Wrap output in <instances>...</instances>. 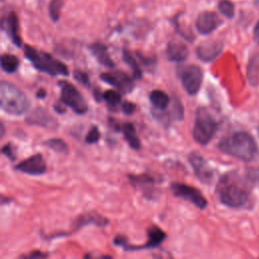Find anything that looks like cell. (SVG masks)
<instances>
[{"mask_svg": "<svg viewBox=\"0 0 259 259\" xmlns=\"http://www.w3.org/2000/svg\"><path fill=\"white\" fill-rule=\"evenodd\" d=\"M19 66V59L12 54H4L1 57V68L6 73H14Z\"/></svg>", "mask_w": 259, "mask_h": 259, "instance_id": "obj_24", "label": "cell"}, {"mask_svg": "<svg viewBox=\"0 0 259 259\" xmlns=\"http://www.w3.org/2000/svg\"><path fill=\"white\" fill-rule=\"evenodd\" d=\"M108 224V220L106 218L101 217L95 212H86L78 217L74 222V229L77 230L86 225H96L99 227H103Z\"/></svg>", "mask_w": 259, "mask_h": 259, "instance_id": "obj_19", "label": "cell"}, {"mask_svg": "<svg viewBox=\"0 0 259 259\" xmlns=\"http://www.w3.org/2000/svg\"><path fill=\"white\" fill-rule=\"evenodd\" d=\"M58 85L61 88V101L77 114H84L88 110V104L78 89L68 81L61 80Z\"/></svg>", "mask_w": 259, "mask_h": 259, "instance_id": "obj_6", "label": "cell"}, {"mask_svg": "<svg viewBox=\"0 0 259 259\" xmlns=\"http://www.w3.org/2000/svg\"><path fill=\"white\" fill-rule=\"evenodd\" d=\"M88 49L101 65H103L107 68L114 67V62L110 58L105 45H103L101 42H94V44H91L88 47Z\"/></svg>", "mask_w": 259, "mask_h": 259, "instance_id": "obj_18", "label": "cell"}, {"mask_svg": "<svg viewBox=\"0 0 259 259\" xmlns=\"http://www.w3.org/2000/svg\"><path fill=\"white\" fill-rule=\"evenodd\" d=\"M127 177L133 186L140 187L143 190H145L146 187H152V185H154L157 182L156 177L149 173H143L139 175H128Z\"/></svg>", "mask_w": 259, "mask_h": 259, "instance_id": "obj_22", "label": "cell"}, {"mask_svg": "<svg viewBox=\"0 0 259 259\" xmlns=\"http://www.w3.org/2000/svg\"><path fill=\"white\" fill-rule=\"evenodd\" d=\"M170 187L175 196L189 201L199 209H204L206 207L207 200L197 188L180 182H173Z\"/></svg>", "mask_w": 259, "mask_h": 259, "instance_id": "obj_9", "label": "cell"}, {"mask_svg": "<svg viewBox=\"0 0 259 259\" xmlns=\"http://www.w3.org/2000/svg\"><path fill=\"white\" fill-rule=\"evenodd\" d=\"M189 55L188 47L179 40H171L167 45L166 49V56L168 60L172 62H183L187 59Z\"/></svg>", "mask_w": 259, "mask_h": 259, "instance_id": "obj_17", "label": "cell"}, {"mask_svg": "<svg viewBox=\"0 0 259 259\" xmlns=\"http://www.w3.org/2000/svg\"><path fill=\"white\" fill-rule=\"evenodd\" d=\"M23 53L25 58L32 64V66L42 73L51 76L69 75L68 67L47 52L38 51L33 47L25 45L23 48Z\"/></svg>", "mask_w": 259, "mask_h": 259, "instance_id": "obj_3", "label": "cell"}, {"mask_svg": "<svg viewBox=\"0 0 259 259\" xmlns=\"http://www.w3.org/2000/svg\"><path fill=\"white\" fill-rule=\"evenodd\" d=\"M177 76L189 95H194L199 91L203 77V72L199 66L193 64L180 66L177 69Z\"/></svg>", "mask_w": 259, "mask_h": 259, "instance_id": "obj_7", "label": "cell"}, {"mask_svg": "<svg viewBox=\"0 0 259 259\" xmlns=\"http://www.w3.org/2000/svg\"><path fill=\"white\" fill-rule=\"evenodd\" d=\"M100 139V132L96 125H92L91 128L88 131L86 137H85V142L87 144H95L99 141Z\"/></svg>", "mask_w": 259, "mask_h": 259, "instance_id": "obj_29", "label": "cell"}, {"mask_svg": "<svg viewBox=\"0 0 259 259\" xmlns=\"http://www.w3.org/2000/svg\"><path fill=\"white\" fill-rule=\"evenodd\" d=\"M120 106H121V110L125 114H132L137 108L136 104L134 102H131V101H123Z\"/></svg>", "mask_w": 259, "mask_h": 259, "instance_id": "obj_33", "label": "cell"}, {"mask_svg": "<svg viewBox=\"0 0 259 259\" xmlns=\"http://www.w3.org/2000/svg\"><path fill=\"white\" fill-rule=\"evenodd\" d=\"M136 56L138 57V59L140 60V62H141L142 64H144L145 66H154V65H155V58L146 57V56L142 55L140 52H136Z\"/></svg>", "mask_w": 259, "mask_h": 259, "instance_id": "obj_32", "label": "cell"}, {"mask_svg": "<svg viewBox=\"0 0 259 259\" xmlns=\"http://www.w3.org/2000/svg\"><path fill=\"white\" fill-rule=\"evenodd\" d=\"M258 135H259V126H258Z\"/></svg>", "mask_w": 259, "mask_h": 259, "instance_id": "obj_39", "label": "cell"}, {"mask_svg": "<svg viewBox=\"0 0 259 259\" xmlns=\"http://www.w3.org/2000/svg\"><path fill=\"white\" fill-rule=\"evenodd\" d=\"M148 241L143 246H132L127 243L126 238L123 236H117L113 240V244L122 247L124 251H136L141 249H152L160 246L166 238V234L157 226H152L148 229Z\"/></svg>", "mask_w": 259, "mask_h": 259, "instance_id": "obj_8", "label": "cell"}, {"mask_svg": "<svg viewBox=\"0 0 259 259\" xmlns=\"http://www.w3.org/2000/svg\"><path fill=\"white\" fill-rule=\"evenodd\" d=\"M1 152L4 156H6L9 160L11 161H14L15 158H16V155H15V150H14V147L11 143H7L5 144L2 149H1Z\"/></svg>", "mask_w": 259, "mask_h": 259, "instance_id": "obj_30", "label": "cell"}, {"mask_svg": "<svg viewBox=\"0 0 259 259\" xmlns=\"http://www.w3.org/2000/svg\"><path fill=\"white\" fill-rule=\"evenodd\" d=\"M217 193L223 204L233 208L245 205L249 198L247 187L235 173H228L221 178L217 186Z\"/></svg>", "mask_w": 259, "mask_h": 259, "instance_id": "obj_1", "label": "cell"}, {"mask_svg": "<svg viewBox=\"0 0 259 259\" xmlns=\"http://www.w3.org/2000/svg\"><path fill=\"white\" fill-rule=\"evenodd\" d=\"M223 23L222 18L213 11H202L195 20L196 30L203 35L210 34Z\"/></svg>", "mask_w": 259, "mask_h": 259, "instance_id": "obj_13", "label": "cell"}, {"mask_svg": "<svg viewBox=\"0 0 259 259\" xmlns=\"http://www.w3.org/2000/svg\"><path fill=\"white\" fill-rule=\"evenodd\" d=\"M223 153L243 161H251L257 154V145L246 132H235L225 137L218 145Z\"/></svg>", "mask_w": 259, "mask_h": 259, "instance_id": "obj_2", "label": "cell"}, {"mask_svg": "<svg viewBox=\"0 0 259 259\" xmlns=\"http://www.w3.org/2000/svg\"><path fill=\"white\" fill-rule=\"evenodd\" d=\"M100 78L105 83L115 87L122 93H130L135 88V83L126 73L122 71L106 72L100 75Z\"/></svg>", "mask_w": 259, "mask_h": 259, "instance_id": "obj_11", "label": "cell"}, {"mask_svg": "<svg viewBox=\"0 0 259 259\" xmlns=\"http://www.w3.org/2000/svg\"><path fill=\"white\" fill-rule=\"evenodd\" d=\"M224 44L218 39L205 40L200 42L196 48V56L203 62H210L214 60L223 51Z\"/></svg>", "mask_w": 259, "mask_h": 259, "instance_id": "obj_14", "label": "cell"}, {"mask_svg": "<svg viewBox=\"0 0 259 259\" xmlns=\"http://www.w3.org/2000/svg\"><path fill=\"white\" fill-rule=\"evenodd\" d=\"M64 6V0H51L49 3V15L54 22L59 21L61 11Z\"/></svg>", "mask_w": 259, "mask_h": 259, "instance_id": "obj_27", "label": "cell"}, {"mask_svg": "<svg viewBox=\"0 0 259 259\" xmlns=\"http://www.w3.org/2000/svg\"><path fill=\"white\" fill-rule=\"evenodd\" d=\"M102 98L110 108H116L121 103V95L116 90H106L103 92Z\"/></svg>", "mask_w": 259, "mask_h": 259, "instance_id": "obj_25", "label": "cell"}, {"mask_svg": "<svg viewBox=\"0 0 259 259\" xmlns=\"http://www.w3.org/2000/svg\"><path fill=\"white\" fill-rule=\"evenodd\" d=\"M25 121L29 124L40 125L49 128H56L58 126L57 120L52 116L45 108H34L25 118Z\"/></svg>", "mask_w": 259, "mask_h": 259, "instance_id": "obj_16", "label": "cell"}, {"mask_svg": "<svg viewBox=\"0 0 259 259\" xmlns=\"http://www.w3.org/2000/svg\"><path fill=\"white\" fill-rule=\"evenodd\" d=\"M46 95H47V92H46V90L45 89H42V88H40V89H38L37 91H36V93H35V96H36V98H40V99H44L45 97H46Z\"/></svg>", "mask_w": 259, "mask_h": 259, "instance_id": "obj_37", "label": "cell"}, {"mask_svg": "<svg viewBox=\"0 0 259 259\" xmlns=\"http://www.w3.org/2000/svg\"><path fill=\"white\" fill-rule=\"evenodd\" d=\"M255 2H256V4H258V5H259V0H256Z\"/></svg>", "mask_w": 259, "mask_h": 259, "instance_id": "obj_38", "label": "cell"}, {"mask_svg": "<svg viewBox=\"0 0 259 259\" xmlns=\"http://www.w3.org/2000/svg\"><path fill=\"white\" fill-rule=\"evenodd\" d=\"M219 127V121L210 110L206 107H198L195 111V120L192 128L194 141L205 146L215 135Z\"/></svg>", "mask_w": 259, "mask_h": 259, "instance_id": "obj_5", "label": "cell"}, {"mask_svg": "<svg viewBox=\"0 0 259 259\" xmlns=\"http://www.w3.org/2000/svg\"><path fill=\"white\" fill-rule=\"evenodd\" d=\"M65 106H66L65 104L62 105V104H60V102H56V103L54 104V109H55L58 113H65V112H66Z\"/></svg>", "mask_w": 259, "mask_h": 259, "instance_id": "obj_36", "label": "cell"}, {"mask_svg": "<svg viewBox=\"0 0 259 259\" xmlns=\"http://www.w3.org/2000/svg\"><path fill=\"white\" fill-rule=\"evenodd\" d=\"M121 132L128 146L134 150L141 149V141L138 137L136 127L132 122H124L121 124Z\"/></svg>", "mask_w": 259, "mask_h": 259, "instance_id": "obj_20", "label": "cell"}, {"mask_svg": "<svg viewBox=\"0 0 259 259\" xmlns=\"http://www.w3.org/2000/svg\"><path fill=\"white\" fill-rule=\"evenodd\" d=\"M45 146L48 147L49 149L57 152V153H62V154H67L68 153V146L67 144L59 138H54V139H49L44 142Z\"/></svg>", "mask_w": 259, "mask_h": 259, "instance_id": "obj_26", "label": "cell"}, {"mask_svg": "<svg viewBox=\"0 0 259 259\" xmlns=\"http://www.w3.org/2000/svg\"><path fill=\"white\" fill-rule=\"evenodd\" d=\"M188 162L199 181L205 184L211 183L214 177V171L203 157L196 152H192L188 156Z\"/></svg>", "mask_w": 259, "mask_h": 259, "instance_id": "obj_10", "label": "cell"}, {"mask_svg": "<svg viewBox=\"0 0 259 259\" xmlns=\"http://www.w3.org/2000/svg\"><path fill=\"white\" fill-rule=\"evenodd\" d=\"M14 170L28 174V175H41L46 173L47 171V164L41 156V154L37 153L35 155H32L18 164H16L14 167Z\"/></svg>", "mask_w": 259, "mask_h": 259, "instance_id": "obj_12", "label": "cell"}, {"mask_svg": "<svg viewBox=\"0 0 259 259\" xmlns=\"http://www.w3.org/2000/svg\"><path fill=\"white\" fill-rule=\"evenodd\" d=\"M122 58H123V61L127 64V66L132 69L134 78L141 79L142 76H143V71H142L137 59L132 55V53L127 50H123L122 51Z\"/></svg>", "mask_w": 259, "mask_h": 259, "instance_id": "obj_23", "label": "cell"}, {"mask_svg": "<svg viewBox=\"0 0 259 259\" xmlns=\"http://www.w3.org/2000/svg\"><path fill=\"white\" fill-rule=\"evenodd\" d=\"M253 38H254V40L259 45V20L257 21V23H256L255 26H254V29H253Z\"/></svg>", "mask_w": 259, "mask_h": 259, "instance_id": "obj_35", "label": "cell"}, {"mask_svg": "<svg viewBox=\"0 0 259 259\" xmlns=\"http://www.w3.org/2000/svg\"><path fill=\"white\" fill-rule=\"evenodd\" d=\"M48 253H42L40 251H33L28 255H24V258H35V257H48Z\"/></svg>", "mask_w": 259, "mask_h": 259, "instance_id": "obj_34", "label": "cell"}, {"mask_svg": "<svg viewBox=\"0 0 259 259\" xmlns=\"http://www.w3.org/2000/svg\"><path fill=\"white\" fill-rule=\"evenodd\" d=\"M1 28L3 31L6 32V34L9 36V38L15 46H17V47L21 46L18 17L14 11H10L2 17Z\"/></svg>", "mask_w": 259, "mask_h": 259, "instance_id": "obj_15", "label": "cell"}, {"mask_svg": "<svg viewBox=\"0 0 259 259\" xmlns=\"http://www.w3.org/2000/svg\"><path fill=\"white\" fill-rule=\"evenodd\" d=\"M218 9L227 18H233L235 15V5L231 0H220Z\"/></svg>", "mask_w": 259, "mask_h": 259, "instance_id": "obj_28", "label": "cell"}, {"mask_svg": "<svg viewBox=\"0 0 259 259\" xmlns=\"http://www.w3.org/2000/svg\"><path fill=\"white\" fill-rule=\"evenodd\" d=\"M0 106L11 115H21L29 107L26 95L15 85L2 81L0 84Z\"/></svg>", "mask_w": 259, "mask_h": 259, "instance_id": "obj_4", "label": "cell"}, {"mask_svg": "<svg viewBox=\"0 0 259 259\" xmlns=\"http://www.w3.org/2000/svg\"><path fill=\"white\" fill-rule=\"evenodd\" d=\"M74 78H75L78 82L82 83V84L85 85V86H88V85H89L88 76H87L84 72H81V71H79V70H75V71H74Z\"/></svg>", "mask_w": 259, "mask_h": 259, "instance_id": "obj_31", "label": "cell"}, {"mask_svg": "<svg viewBox=\"0 0 259 259\" xmlns=\"http://www.w3.org/2000/svg\"><path fill=\"white\" fill-rule=\"evenodd\" d=\"M149 99L151 104L158 110L166 109L170 103L169 95L166 92L159 89L151 91L149 95Z\"/></svg>", "mask_w": 259, "mask_h": 259, "instance_id": "obj_21", "label": "cell"}]
</instances>
